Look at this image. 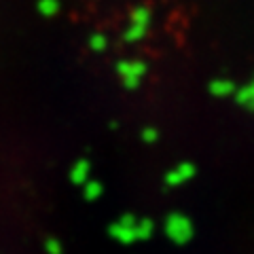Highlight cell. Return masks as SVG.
Returning a JSON list of instances; mask_svg holds the SVG:
<instances>
[{
    "instance_id": "cell-1",
    "label": "cell",
    "mask_w": 254,
    "mask_h": 254,
    "mask_svg": "<svg viewBox=\"0 0 254 254\" xmlns=\"http://www.w3.org/2000/svg\"><path fill=\"white\" fill-rule=\"evenodd\" d=\"M165 231H168V235L174 242L185 244L190 240V235H193V227H190L189 218L180 216V214H174V216H170L168 222H165Z\"/></svg>"
},
{
    "instance_id": "cell-2",
    "label": "cell",
    "mask_w": 254,
    "mask_h": 254,
    "mask_svg": "<svg viewBox=\"0 0 254 254\" xmlns=\"http://www.w3.org/2000/svg\"><path fill=\"white\" fill-rule=\"evenodd\" d=\"M193 172H195L193 165H180L178 170H174L165 176V182H168L170 187H180L182 182H187L190 176H193Z\"/></svg>"
},
{
    "instance_id": "cell-3",
    "label": "cell",
    "mask_w": 254,
    "mask_h": 254,
    "mask_svg": "<svg viewBox=\"0 0 254 254\" xmlns=\"http://www.w3.org/2000/svg\"><path fill=\"white\" fill-rule=\"evenodd\" d=\"M113 235L117 237L119 242H123V244L133 242V240H136V227H133V229H127V227H123V225H115V227H113Z\"/></svg>"
},
{
    "instance_id": "cell-4",
    "label": "cell",
    "mask_w": 254,
    "mask_h": 254,
    "mask_svg": "<svg viewBox=\"0 0 254 254\" xmlns=\"http://www.w3.org/2000/svg\"><path fill=\"white\" fill-rule=\"evenodd\" d=\"M153 235V220H138L136 222V240H148Z\"/></svg>"
},
{
    "instance_id": "cell-5",
    "label": "cell",
    "mask_w": 254,
    "mask_h": 254,
    "mask_svg": "<svg viewBox=\"0 0 254 254\" xmlns=\"http://www.w3.org/2000/svg\"><path fill=\"white\" fill-rule=\"evenodd\" d=\"M212 89H214V93H229V91L233 89V87L229 85V83H214Z\"/></svg>"
},
{
    "instance_id": "cell-6",
    "label": "cell",
    "mask_w": 254,
    "mask_h": 254,
    "mask_svg": "<svg viewBox=\"0 0 254 254\" xmlns=\"http://www.w3.org/2000/svg\"><path fill=\"white\" fill-rule=\"evenodd\" d=\"M155 138H157V131H155V129H153V131H150V129H146V131H144V140H146V142L155 140Z\"/></svg>"
}]
</instances>
